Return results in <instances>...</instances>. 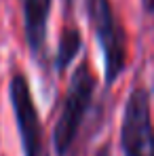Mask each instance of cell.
Masks as SVG:
<instances>
[{
	"mask_svg": "<svg viewBox=\"0 0 154 156\" xmlns=\"http://www.w3.org/2000/svg\"><path fill=\"white\" fill-rule=\"evenodd\" d=\"M141 2H144V11L152 15L154 13V0H141Z\"/></svg>",
	"mask_w": 154,
	"mask_h": 156,
	"instance_id": "52a82bcc",
	"label": "cell"
},
{
	"mask_svg": "<svg viewBox=\"0 0 154 156\" xmlns=\"http://www.w3.org/2000/svg\"><path fill=\"white\" fill-rule=\"evenodd\" d=\"M95 89H97V78L91 72L89 61L84 59L70 76L61 112L53 129V148L57 156H70L78 139L80 127L84 122V116L91 108Z\"/></svg>",
	"mask_w": 154,
	"mask_h": 156,
	"instance_id": "6da1fadb",
	"label": "cell"
},
{
	"mask_svg": "<svg viewBox=\"0 0 154 156\" xmlns=\"http://www.w3.org/2000/svg\"><path fill=\"white\" fill-rule=\"evenodd\" d=\"M97 156H110V152H108V150H103V152H99Z\"/></svg>",
	"mask_w": 154,
	"mask_h": 156,
	"instance_id": "9c48e42d",
	"label": "cell"
},
{
	"mask_svg": "<svg viewBox=\"0 0 154 156\" xmlns=\"http://www.w3.org/2000/svg\"><path fill=\"white\" fill-rule=\"evenodd\" d=\"M87 15L103 53V78L112 84L127 66V36L110 0H87Z\"/></svg>",
	"mask_w": 154,
	"mask_h": 156,
	"instance_id": "7a4b0ae2",
	"label": "cell"
},
{
	"mask_svg": "<svg viewBox=\"0 0 154 156\" xmlns=\"http://www.w3.org/2000/svg\"><path fill=\"white\" fill-rule=\"evenodd\" d=\"M82 49V38H80V32L76 27H66L61 38H59V44H57V53H55V72L57 74H63L66 68L74 61L78 53Z\"/></svg>",
	"mask_w": 154,
	"mask_h": 156,
	"instance_id": "8992f818",
	"label": "cell"
},
{
	"mask_svg": "<svg viewBox=\"0 0 154 156\" xmlns=\"http://www.w3.org/2000/svg\"><path fill=\"white\" fill-rule=\"evenodd\" d=\"M53 0H23V27L32 55H40L47 42V26Z\"/></svg>",
	"mask_w": 154,
	"mask_h": 156,
	"instance_id": "5b68a950",
	"label": "cell"
},
{
	"mask_svg": "<svg viewBox=\"0 0 154 156\" xmlns=\"http://www.w3.org/2000/svg\"><path fill=\"white\" fill-rule=\"evenodd\" d=\"M123 156H154V127L150 116V93L133 87L125 104L120 125Z\"/></svg>",
	"mask_w": 154,
	"mask_h": 156,
	"instance_id": "3957f363",
	"label": "cell"
},
{
	"mask_svg": "<svg viewBox=\"0 0 154 156\" xmlns=\"http://www.w3.org/2000/svg\"><path fill=\"white\" fill-rule=\"evenodd\" d=\"M9 97L15 114V125L19 131L23 156H45L42 146V125L38 116V108L34 104L30 82L21 72H15L9 82Z\"/></svg>",
	"mask_w": 154,
	"mask_h": 156,
	"instance_id": "277c9868",
	"label": "cell"
},
{
	"mask_svg": "<svg viewBox=\"0 0 154 156\" xmlns=\"http://www.w3.org/2000/svg\"><path fill=\"white\" fill-rule=\"evenodd\" d=\"M74 2H76V0H63V4H66V9H72V6H74Z\"/></svg>",
	"mask_w": 154,
	"mask_h": 156,
	"instance_id": "ba28073f",
	"label": "cell"
}]
</instances>
